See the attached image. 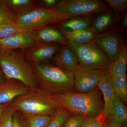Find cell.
Here are the masks:
<instances>
[{
  "instance_id": "5bb4252c",
  "label": "cell",
  "mask_w": 127,
  "mask_h": 127,
  "mask_svg": "<svg viewBox=\"0 0 127 127\" xmlns=\"http://www.w3.org/2000/svg\"><path fill=\"white\" fill-rule=\"evenodd\" d=\"M110 78V76L107 73L103 74L97 85L103 96L104 106L102 114L106 118L110 116L113 104L116 97L111 85Z\"/></svg>"
},
{
  "instance_id": "7402d4cb",
  "label": "cell",
  "mask_w": 127,
  "mask_h": 127,
  "mask_svg": "<svg viewBox=\"0 0 127 127\" xmlns=\"http://www.w3.org/2000/svg\"><path fill=\"white\" fill-rule=\"evenodd\" d=\"M7 7L16 15L37 7L34 0H4Z\"/></svg>"
},
{
  "instance_id": "7c38bea8",
  "label": "cell",
  "mask_w": 127,
  "mask_h": 127,
  "mask_svg": "<svg viewBox=\"0 0 127 127\" xmlns=\"http://www.w3.org/2000/svg\"><path fill=\"white\" fill-rule=\"evenodd\" d=\"M31 90L17 80L6 79L0 86V105L10 103L16 98Z\"/></svg>"
},
{
  "instance_id": "30bf717a",
  "label": "cell",
  "mask_w": 127,
  "mask_h": 127,
  "mask_svg": "<svg viewBox=\"0 0 127 127\" xmlns=\"http://www.w3.org/2000/svg\"><path fill=\"white\" fill-rule=\"evenodd\" d=\"M63 46L58 43L36 42L24 50V57L31 64H41L53 58Z\"/></svg>"
},
{
  "instance_id": "8fae6325",
  "label": "cell",
  "mask_w": 127,
  "mask_h": 127,
  "mask_svg": "<svg viewBox=\"0 0 127 127\" xmlns=\"http://www.w3.org/2000/svg\"><path fill=\"white\" fill-rule=\"evenodd\" d=\"M36 42L32 35L31 32L25 31L0 39V57L6 56L12 51L25 50Z\"/></svg>"
},
{
  "instance_id": "d590c367",
  "label": "cell",
  "mask_w": 127,
  "mask_h": 127,
  "mask_svg": "<svg viewBox=\"0 0 127 127\" xmlns=\"http://www.w3.org/2000/svg\"><path fill=\"white\" fill-rule=\"evenodd\" d=\"M9 104V103H8V104H3L0 105V117L1 116L3 111L4 110L5 108Z\"/></svg>"
},
{
  "instance_id": "e575fe53",
  "label": "cell",
  "mask_w": 127,
  "mask_h": 127,
  "mask_svg": "<svg viewBox=\"0 0 127 127\" xmlns=\"http://www.w3.org/2000/svg\"><path fill=\"white\" fill-rule=\"evenodd\" d=\"M123 25L125 28L127 27V13L124 14L123 18Z\"/></svg>"
},
{
  "instance_id": "d6a6232c",
  "label": "cell",
  "mask_w": 127,
  "mask_h": 127,
  "mask_svg": "<svg viewBox=\"0 0 127 127\" xmlns=\"http://www.w3.org/2000/svg\"><path fill=\"white\" fill-rule=\"evenodd\" d=\"M104 127H125L118 125L112 117L109 116L106 118L104 123Z\"/></svg>"
},
{
  "instance_id": "484cf974",
  "label": "cell",
  "mask_w": 127,
  "mask_h": 127,
  "mask_svg": "<svg viewBox=\"0 0 127 127\" xmlns=\"http://www.w3.org/2000/svg\"><path fill=\"white\" fill-rule=\"evenodd\" d=\"M15 112L9 103L0 117V127H13V117Z\"/></svg>"
},
{
  "instance_id": "9c48e42d",
  "label": "cell",
  "mask_w": 127,
  "mask_h": 127,
  "mask_svg": "<svg viewBox=\"0 0 127 127\" xmlns=\"http://www.w3.org/2000/svg\"><path fill=\"white\" fill-rule=\"evenodd\" d=\"M106 73L107 70L79 66L73 72L75 91L86 93L94 90L97 87L102 76Z\"/></svg>"
},
{
  "instance_id": "ffe728a7",
  "label": "cell",
  "mask_w": 127,
  "mask_h": 127,
  "mask_svg": "<svg viewBox=\"0 0 127 127\" xmlns=\"http://www.w3.org/2000/svg\"><path fill=\"white\" fill-rule=\"evenodd\" d=\"M110 82L116 96L123 102L127 101V83L126 76L110 77Z\"/></svg>"
},
{
  "instance_id": "ac0fdd59",
  "label": "cell",
  "mask_w": 127,
  "mask_h": 127,
  "mask_svg": "<svg viewBox=\"0 0 127 127\" xmlns=\"http://www.w3.org/2000/svg\"><path fill=\"white\" fill-rule=\"evenodd\" d=\"M117 16L112 12L106 11L98 16L92 23V29L97 35L106 31L115 24Z\"/></svg>"
},
{
  "instance_id": "836d02e7",
  "label": "cell",
  "mask_w": 127,
  "mask_h": 127,
  "mask_svg": "<svg viewBox=\"0 0 127 127\" xmlns=\"http://www.w3.org/2000/svg\"><path fill=\"white\" fill-rule=\"evenodd\" d=\"M96 118L87 116L83 123L81 127H91V125L95 122Z\"/></svg>"
},
{
  "instance_id": "1f68e13d",
  "label": "cell",
  "mask_w": 127,
  "mask_h": 127,
  "mask_svg": "<svg viewBox=\"0 0 127 127\" xmlns=\"http://www.w3.org/2000/svg\"><path fill=\"white\" fill-rule=\"evenodd\" d=\"M106 119V118L104 117L102 113L96 118V120L91 125V127H104Z\"/></svg>"
},
{
  "instance_id": "83f0119b",
  "label": "cell",
  "mask_w": 127,
  "mask_h": 127,
  "mask_svg": "<svg viewBox=\"0 0 127 127\" xmlns=\"http://www.w3.org/2000/svg\"><path fill=\"white\" fill-rule=\"evenodd\" d=\"M87 117L81 114H72L66 119L61 127H81Z\"/></svg>"
},
{
  "instance_id": "8d00e7d4",
  "label": "cell",
  "mask_w": 127,
  "mask_h": 127,
  "mask_svg": "<svg viewBox=\"0 0 127 127\" xmlns=\"http://www.w3.org/2000/svg\"><path fill=\"white\" fill-rule=\"evenodd\" d=\"M4 81L3 80L2 73H1V71L0 69V86L2 84V83Z\"/></svg>"
},
{
  "instance_id": "5b68a950",
  "label": "cell",
  "mask_w": 127,
  "mask_h": 127,
  "mask_svg": "<svg viewBox=\"0 0 127 127\" xmlns=\"http://www.w3.org/2000/svg\"><path fill=\"white\" fill-rule=\"evenodd\" d=\"M75 18L53 8L36 7L16 15V22L22 30L32 32L42 28L61 23Z\"/></svg>"
},
{
  "instance_id": "d4e9b609",
  "label": "cell",
  "mask_w": 127,
  "mask_h": 127,
  "mask_svg": "<svg viewBox=\"0 0 127 127\" xmlns=\"http://www.w3.org/2000/svg\"><path fill=\"white\" fill-rule=\"evenodd\" d=\"M25 31L26 30H22L18 27L16 21H9L0 25V39Z\"/></svg>"
},
{
  "instance_id": "6da1fadb",
  "label": "cell",
  "mask_w": 127,
  "mask_h": 127,
  "mask_svg": "<svg viewBox=\"0 0 127 127\" xmlns=\"http://www.w3.org/2000/svg\"><path fill=\"white\" fill-rule=\"evenodd\" d=\"M51 94L60 106L72 114L96 118L102 113L104 102L97 87L88 92H69Z\"/></svg>"
},
{
  "instance_id": "2e32d148",
  "label": "cell",
  "mask_w": 127,
  "mask_h": 127,
  "mask_svg": "<svg viewBox=\"0 0 127 127\" xmlns=\"http://www.w3.org/2000/svg\"><path fill=\"white\" fill-rule=\"evenodd\" d=\"M60 31L67 41L78 44H86L92 42L97 35L91 27L79 30L61 28Z\"/></svg>"
},
{
  "instance_id": "ba28073f",
  "label": "cell",
  "mask_w": 127,
  "mask_h": 127,
  "mask_svg": "<svg viewBox=\"0 0 127 127\" xmlns=\"http://www.w3.org/2000/svg\"><path fill=\"white\" fill-rule=\"evenodd\" d=\"M100 48L113 61L117 58L124 45L121 30L119 27L97 34L92 42Z\"/></svg>"
},
{
  "instance_id": "d6986e66",
  "label": "cell",
  "mask_w": 127,
  "mask_h": 127,
  "mask_svg": "<svg viewBox=\"0 0 127 127\" xmlns=\"http://www.w3.org/2000/svg\"><path fill=\"white\" fill-rule=\"evenodd\" d=\"M118 125L127 127V110L123 103L116 96L114 102L110 116Z\"/></svg>"
},
{
  "instance_id": "44dd1931",
  "label": "cell",
  "mask_w": 127,
  "mask_h": 127,
  "mask_svg": "<svg viewBox=\"0 0 127 127\" xmlns=\"http://www.w3.org/2000/svg\"><path fill=\"white\" fill-rule=\"evenodd\" d=\"M92 17H76L61 23V28L71 30H84L90 27L93 21Z\"/></svg>"
},
{
  "instance_id": "4316f807",
  "label": "cell",
  "mask_w": 127,
  "mask_h": 127,
  "mask_svg": "<svg viewBox=\"0 0 127 127\" xmlns=\"http://www.w3.org/2000/svg\"><path fill=\"white\" fill-rule=\"evenodd\" d=\"M16 15L7 7L4 0H0V25L10 21H16Z\"/></svg>"
},
{
  "instance_id": "8992f818",
  "label": "cell",
  "mask_w": 127,
  "mask_h": 127,
  "mask_svg": "<svg viewBox=\"0 0 127 127\" xmlns=\"http://www.w3.org/2000/svg\"><path fill=\"white\" fill-rule=\"evenodd\" d=\"M67 41L68 45L77 57L79 66L107 70L111 61L95 43L91 42L80 44Z\"/></svg>"
},
{
  "instance_id": "f546056e",
  "label": "cell",
  "mask_w": 127,
  "mask_h": 127,
  "mask_svg": "<svg viewBox=\"0 0 127 127\" xmlns=\"http://www.w3.org/2000/svg\"><path fill=\"white\" fill-rule=\"evenodd\" d=\"M13 127H27L22 114L15 111L13 117Z\"/></svg>"
},
{
  "instance_id": "4fadbf2b",
  "label": "cell",
  "mask_w": 127,
  "mask_h": 127,
  "mask_svg": "<svg viewBox=\"0 0 127 127\" xmlns=\"http://www.w3.org/2000/svg\"><path fill=\"white\" fill-rule=\"evenodd\" d=\"M55 65L73 72L79 67L77 57L68 45H64L53 58Z\"/></svg>"
},
{
  "instance_id": "3957f363",
  "label": "cell",
  "mask_w": 127,
  "mask_h": 127,
  "mask_svg": "<svg viewBox=\"0 0 127 127\" xmlns=\"http://www.w3.org/2000/svg\"><path fill=\"white\" fill-rule=\"evenodd\" d=\"M9 104L25 115L53 116L59 107L51 94L40 88L17 97Z\"/></svg>"
},
{
  "instance_id": "9a60e30c",
  "label": "cell",
  "mask_w": 127,
  "mask_h": 127,
  "mask_svg": "<svg viewBox=\"0 0 127 127\" xmlns=\"http://www.w3.org/2000/svg\"><path fill=\"white\" fill-rule=\"evenodd\" d=\"M31 33L36 42L58 43L63 45H68V41L60 31L53 28H42L32 31Z\"/></svg>"
},
{
  "instance_id": "4dcf8cb0",
  "label": "cell",
  "mask_w": 127,
  "mask_h": 127,
  "mask_svg": "<svg viewBox=\"0 0 127 127\" xmlns=\"http://www.w3.org/2000/svg\"><path fill=\"white\" fill-rule=\"evenodd\" d=\"M37 1L39 4L48 8L55 7L58 2V1L57 0H42Z\"/></svg>"
},
{
  "instance_id": "52a82bcc",
  "label": "cell",
  "mask_w": 127,
  "mask_h": 127,
  "mask_svg": "<svg viewBox=\"0 0 127 127\" xmlns=\"http://www.w3.org/2000/svg\"><path fill=\"white\" fill-rule=\"evenodd\" d=\"M53 8L74 17L108 10V6L101 0H61Z\"/></svg>"
},
{
  "instance_id": "cb8c5ba5",
  "label": "cell",
  "mask_w": 127,
  "mask_h": 127,
  "mask_svg": "<svg viewBox=\"0 0 127 127\" xmlns=\"http://www.w3.org/2000/svg\"><path fill=\"white\" fill-rule=\"evenodd\" d=\"M71 112L67 109L60 106L53 115L52 120L47 127H61Z\"/></svg>"
},
{
  "instance_id": "603a6c76",
  "label": "cell",
  "mask_w": 127,
  "mask_h": 127,
  "mask_svg": "<svg viewBox=\"0 0 127 127\" xmlns=\"http://www.w3.org/2000/svg\"><path fill=\"white\" fill-rule=\"evenodd\" d=\"M22 115L27 127H47L52 120L53 116Z\"/></svg>"
},
{
  "instance_id": "e0dca14e",
  "label": "cell",
  "mask_w": 127,
  "mask_h": 127,
  "mask_svg": "<svg viewBox=\"0 0 127 127\" xmlns=\"http://www.w3.org/2000/svg\"><path fill=\"white\" fill-rule=\"evenodd\" d=\"M127 63V46L124 44L119 55L115 60L111 62L107 69L110 77L126 76Z\"/></svg>"
},
{
  "instance_id": "f1b7e54d",
  "label": "cell",
  "mask_w": 127,
  "mask_h": 127,
  "mask_svg": "<svg viewBox=\"0 0 127 127\" xmlns=\"http://www.w3.org/2000/svg\"><path fill=\"white\" fill-rule=\"evenodd\" d=\"M109 6L116 13H122L127 7V0H105Z\"/></svg>"
},
{
  "instance_id": "277c9868",
  "label": "cell",
  "mask_w": 127,
  "mask_h": 127,
  "mask_svg": "<svg viewBox=\"0 0 127 127\" xmlns=\"http://www.w3.org/2000/svg\"><path fill=\"white\" fill-rule=\"evenodd\" d=\"M24 50L18 49L0 57V66L6 79H15L31 90L39 88L31 66L25 59Z\"/></svg>"
},
{
  "instance_id": "7a4b0ae2",
  "label": "cell",
  "mask_w": 127,
  "mask_h": 127,
  "mask_svg": "<svg viewBox=\"0 0 127 127\" xmlns=\"http://www.w3.org/2000/svg\"><path fill=\"white\" fill-rule=\"evenodd\" d=\"M39 88L51 94L76 92L73 72L55 65L31 64Z\"/></svg>"
}]
</instances>
